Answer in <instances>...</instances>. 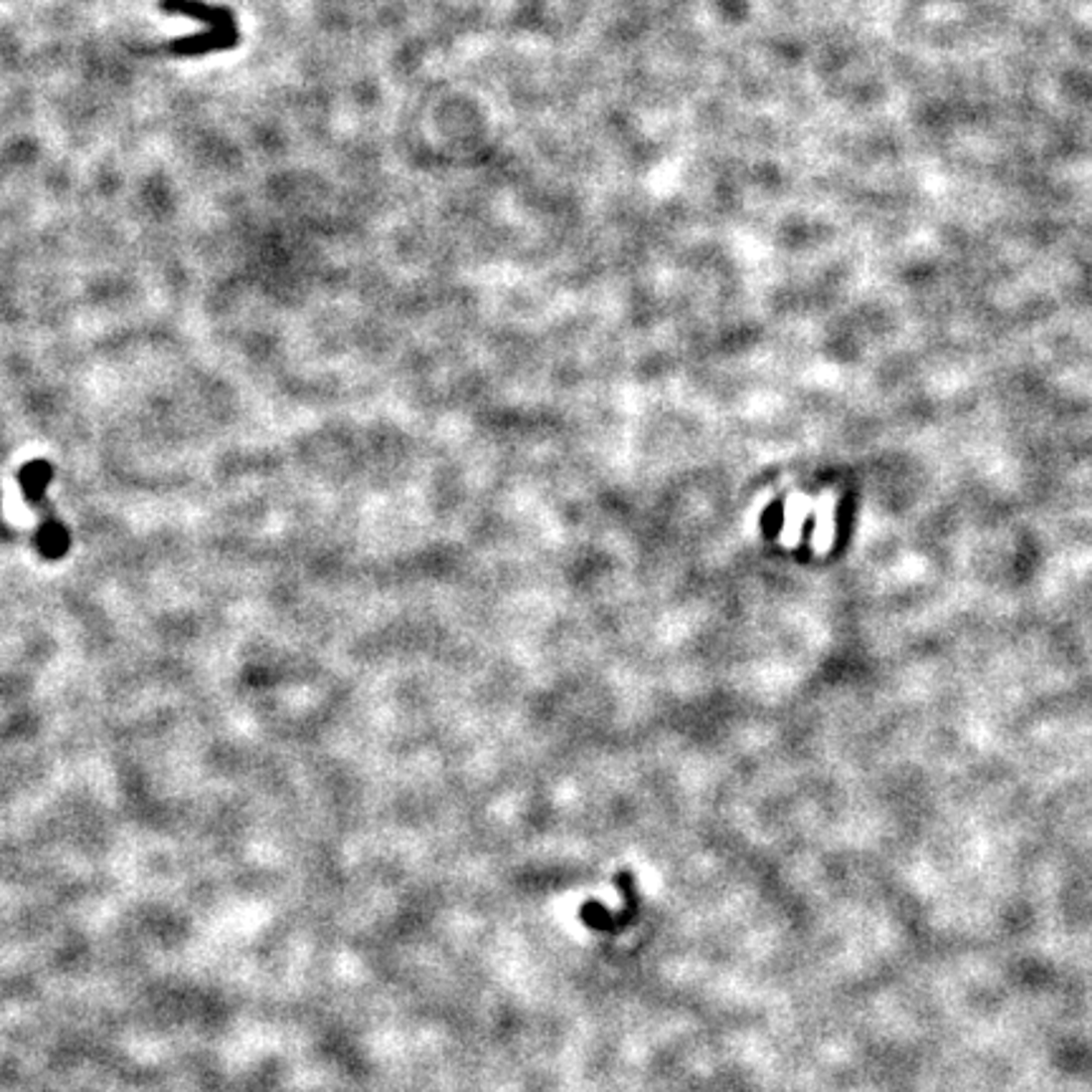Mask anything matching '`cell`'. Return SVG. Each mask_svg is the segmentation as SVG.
<instances>
[{
    "instance_id": "obj_1",
    "label": "cell",
    "mask_w": 1092,
    "mask_h": 1092,
    "mask_svg": "<svg viewBox=\"0 0 1092 1092\" xmlns=\"http://www.w3.org/2000/svg\"><path fill=\"white\" fill-rule=\"evenodd\" d=\"M238 46V28L235 31H223V28H208L193 36H180L170 41V51L175 56H206L213 51H228Z\"/></svg>"
},
{
    "instance_id": "obj_2",
    "label": "cell",
    "mask_w": 1092,
    "mask_h": 1092,
    "mask_svg": "<svg viewBox=\"0 0 1092 1092\" xmlns=\"http://www.w3.org/2000/svg\"><path fill=\"white\" fill-rule=\"evenodd\" d=\"M160 8L175 16H188L195 21L206 23L208 28H223V31H235V16L228 8L211 6L203 0H160Z\"/></svg>"
},
{
    "instance_id": "obj_3",
    "label": "cell",
    "mask_w": 1092,
    "mask_h": 1092,
    "mask_svg": "<svg viewBox=\"0 0 1092 1092\" xmlns=\"http://www.w3.org/2000/svg\"><path fill=\"white\" fill-rule=\"evenodd\" d=\"M51 478V471L46 463H31V466L23 471V486H26L28 496H39L44 494V488L46 483H49Z\"/></svg>"
},
{
    "instance_id": "obj_4",
    "label": "cell",
    "mask_w": 1092,
    "mask_h": 1092,
    "mask_svg": "<svg viewBox=\"0 0 1092 1092\" xmlns=\"http://www.w3.org/2000/svg\"><path fill=\"white\" fill-rule=\"evenodd\" d=\"M41 549H44L49 556H59L67 551V534L62 532V527L49 524V527L41 532Z\"/></svg>"
}]
</instances>
